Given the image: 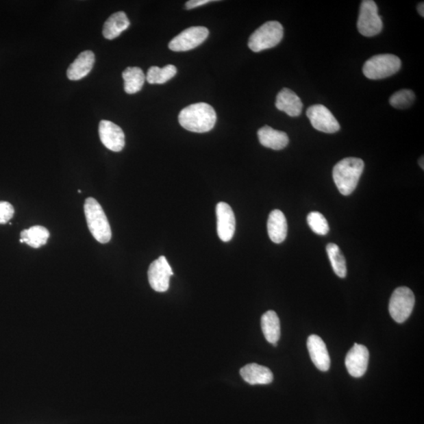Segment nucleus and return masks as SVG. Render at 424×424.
<instances>
[{
  "mask_svg": "<svg viewBox=\"0 0 424 424\" xmlns=\"http://www.w3.org/2000/svg\"><path fill=\"white\" fill-rule=\"evenodd\" d=\"M308 223L312 232L316 234L324 236L329 232L328 221L319 212H310L308 216Z\"/></svg>",
  "mask_w": 424,
  "mask_h": 424,
  "instance_id": "bb28decb",
  "label": "nucleus"
},
{
  "mask_svg": "<svg viewBox=\"0 0 424 424\" xmlns=\"http://www.w3.org/2000/svg\"><path fill=\"white\" fill-rule=\"evenodd\" d=\"M177 73V68L173 64L164 68L152 66L149 68L146 79L150 84H164L173 79Z\"/></svg>",
  "mask_w": 424,
  "mask_h": 424,
  "instance_id": "393cba45",
  "label": "nucleus"
},
{
  "mask_svg": "<svg viewBox=\"0 0 424 424\" xmlns=\"http://www.w3.org/2000/svg\"><path fill=\"white\" fill-rule=\"evenodd\" d=\"M216 121V111L212 106L205 103L187 106L179 116L180 125L187 131L196 133L210 132Z\"/></svg>",
  "mask_w": 424,
  "mask_h": 424,
  "instance_id": "f257e3e1",
  "label": "nucleus"
},
{
  "mask_svg": "<svg viewBox=\"0 0 424 424\" xmlns=\"http://www.w3.org/2000/svg\"><path fill=\"white\" fill-rule=\"evenodd\" d=\"M284 28L278 21H267L257 29L250 36L249 47L255 53L271 49L282 40Z\"/></svg>",
  "mask_w": 424,
  "mask_h": 424,
  "instance_id": "20e7f679",
  "label": "nucleus"
},
{
  "mask_svg": "<svg viewBox=\"0 0 424 424\" xmlns=\"http://www.w3.org/2000/svg\"><path fill=\"white\" fill-rule=\"evenodd\" d=\"M308 349L314 366L321 371H328L331 360L323 340L316 335L310 336L308 339Z\"/></svg>",
  "mask_w": 424,
  "mask_h": 424,
  "instance_id": "4468645a",
  "label": "nucleus"
},
{
  "mask_svg": "<svg viewBox=\"0 0 424 424\" xmlns=\"http://www.w3.org/2000/svg\"><path fill=\"white\" fill-rule=\"evenodd\" d=\"M261 327L266 340L273 346H277L281 337V323L275 311H267L262 316Z\"/></svg>",
  "mask_w": 424,
  "mask_h": 424,
  "instance_id": "412c9836",
  "label": "nucleus"
},
{
  "mask_svg": "<svg viewBox=\"0 0 424 424\" xmlns=\"http://www.w3.org/2000/svg\"><path fill=\"white\" fill-rule=\"evenodd\" d=\"M401 67V62L398 56L384 53L369 58L364 64L363 73L370 79H382L393 76Z\"/></svg>",
  "mask_w": 424,
  "mask_h": 424,
  "instance_id": "39448f33",
  "label": "nucleus"
},
{
  "mask_svg": "<svg viewBox=\"0 0 424 424\" xmlns=\"http://www.w3.org/2000/svg\"><path fill=\"white\" fill-rule=\"evenodd\" d=\"M241 377L251 385L269 384L273 379L270 369L255 363L246 364L240 371Z\"/></svg>",
  "mask_w": 424,
  "mask_h": 424,
  "instance_id": "f3484780",
  "label": "nucleus"
},
{
  "mask_svg": "<svg viewBox=\"0 0 424 424\" xmlns=\"http://www.w3.org/2000/svg\"><path fill=\"white\" fill-rule=\"evenodd\" d=\"M209 35L205 27L195 26L182 32L170 42V50L175 52L188 51L200 46L205 42Z\"/></svg>",
  "mask_w": 424,
  "mask_h": 424,
  "instance_id": "6e6552de",
  "label": "nucleus"
},
{
  "mask_svg": "<svg viewBox=\"0 0 424 424\" xmlns=\"http://www.w3.org/2000/svg\"><path fill=\"white\" fill-rule=\"evenodd\" d=\"M212 2H214L213 0H190L186 3V8L188 10H191Z\"/></svg>",
  "mask_w": 424,
  "mask_h": 424,
  "instance_id": "c85d7f7f",
  "label": "nucleus"
},
{
  "mask_svg": "<svg viewBox=\"0 0 424 424\" xmlns=\"http://www.w3.org/2000/svg\"><path fill=\"white\" fill-rule=\"evenodd\" d=\"M258 138L262 146L281 150L286 148L289 142V138L286 132L275 130L269 126H264L258 131Z\"/></svg>",
  "mask_w": 424,
  "mask_h": 424,
  "instance_id": "6ab92c4d",
  "label": "nucleus"
},
{
  "mask_svg": "<svg viewBox=\"0 0 424 424\" xmlns=\"http://www.w3.org/2000/svg\"><path fill=\"white\" fill-rule=\"evenodd\" d=\"M84 214L88 227L95 239L101 244L110 242L112 230L108 219L100 203L93 197H88L84 203Z\"/></svg>",
  "mask_w": 424,
  "mask_h": 424,
  "instance_id": "7ed1b4c3",
  "label": "nucleus"
},
{
  "mask_svg": "<svg viewBox=\"0 0 424 424\" xmlns=\"http://www.w3.org/2000/svg\"><path fill=\"white\" fill-rule=\"evenodd\" d=\"M14 214V208L12 203L0 201V224H6Z\"/></svg>",
  "mask_w": 424,
  "mask_h": 424,
  "instance_id": "cd10ccee",
  "label": "nucleus"
},
{
  "mask_svg": "<svg viewBox=\"0 0 424 424\" xmlns=\"http://www.w3.org/2000/svg\"><path fill=\"white\" fill-rule=\"evenodd\" d=\"M125 80V90L126 93L133 95L138 93L143 88L146 76L142 68L138 67H128L122 73Z\"/></svg>",
  "mask_w": 424,
  "mask_h": 424,
  "instance_id": "5701e85b",
  "label": "nucleus"
},
{
  "mask_svg": "<svg viewBox=\"0 0 424 424\" xmlns=\"http://www.w3.org/2000/svg\"><path fill=\"white\" fill-rule=\"evenodd\" d=\"M95 62V53L90 51L80 53L67 71V77L71 80H79L92 71Z\"/></svg>",
  "mask_w": 424,
  "mask_h": 424,
  "instance_id": "dca6fc26",
  "label": "nucleus"
},
{
  "mask_svg": "<svg viewBox=\"0 0 424 424\" xmlns=\"http://www.w3.org/2000/svg\"><path fill=\"white\" fill-rule=\"evenodd\" d=\"M174 273L165 256L161 255L150 264L148 279L150 286L155 292H164L169 288L170 277Z\"/></svg>",
  "mask_w": 424,
  "mask_h": 424,
  "instance_id": "1a4fd4ad",
  "label": "nucleus"
},
{
  "mask_svg": "<svg viewBox=\"0 0 424 424\" xmlns=\"http://www.w3.org/2000/svg\"><path fill=\"white\" fill-rule=\"evenodd\" d=\"M369 361V352L367 347L356 343L347 354L345 366L351 377L359 378L366 374Z\"/></svg>",
  "mask_w": 424,
  "mask_h": 424,
  "instance_id": "f8f14e48",
  "label": "nucleus"
},
{
  "mask_svg": "<svg viewBox=\"0 0 424 424\" xmlns=\"http://www.w3.org/2000/svg\"><path fill=\"white\" fill-rule=\"evenodd\" d=\"M364 169V161L356 158L343 159L335 165L332 177L341 195L348 196L356 190Z\"/></svg>",
  "mask_w": 424,
  "mask_h": 424,
  "instance_id": "f03ea898",
  "label": "nucleus"
},
{
  "mask_svg": "<svg viewBox=\"0 0 424 424\" xmlns=\"http://www.w3.org/2000/svg\"><path fill=\"white\" fill-rule=\"evenodd\" d=\"M101 143L114 152H121L125 146V136L121 127L109 121H101L99 127Z\"/></svg>",
  "mask_w": 424,
  "mask_h": 424,
  "instance_id": "9b49d317",
  "label": "nucleus"
},
{
  "mask_svg": "<svg viewBox=\"0 0 424 424\" xmlns=\"http://www.w3.org/2000/svg\"><path fill=\"white\" fill-rule=\"evenodd\" d=\"M267 230L273 243L281 244L286 239L288 223L282 211L273 210L271 212L267 222Z\"/></svg>",
  "mask_w": 424,
  "mask_h": 424,
  "instance_id": "a211bd4d",
  "label": "nucleus"
},
{
  "mask_svg": "<svg viewBox=\"0 0 424 424\" xmlns=\"http://www.w3.org/2000/svg\"><path fill=\"white\" fill-rule=\"evenodd\" d=\"M415 305V296L408 287L396 288L389 303V312L397 323H403L410 318Z\"/></svg>",
  "mask_w": 424,
  "mask_h": 424,
  "instance_id": "423d86ee",
  "label": "nucleus"
},
{
  "mask_svg": "<svg viewBox=\"0 0 424 424\" xmlns=\"http://www.w3.org/2000/svg\"><path fill=\"white\" fill-rule=\"evenodd\" d=\"M419 164H420L421 167L423 169V157H422L420 160H419Z\"/></svg>",
  "mask_w": 424,
  "mask_h": 424,
  "instance_id": "7c9ffc66",
  "label": "nucleus"
},
{
  "mask_svg": "<svg viewBox=\"0 0 424 424\" xmlns=\"http://www.w3.org/2000/svg\"><path fill=\"white\" fill-rule=\"evenodd\" d=\"M326 251L336 275L341 278L346 277L347 272L346 260L340 247L334 243H330L327 245Z\"/></svg>",
  "mask_w": 424,
  "mask_h": 424,
  "instance_id": "b1692460",
  "label": "nucleus"
},
{
  "mask_svg": "<svg viewBox=\"0 0 424 424\" xmlns=\"http://www.w3.org/2000/svg\"><path fill=\"white\" fill-rule=\"evenodd\" d=\"M130 24V21L125 12H119L112 14L104 24L103 36L107 40H114L127 30Z\"/></svg>",
  "mask_w": 424,
  "mask_h": 424,
  "instance_id": "aec40b11",
  "label": "nucleus"
},
{
  "mask_svg": "<svg viewBox=\"0 0 424 424\" xmlns=\"http://www.w3.org/2000/svg\"><path fill=\"white\" fill-rule=\"evenodd\" d=\"M276 107L278 110L286 112L289 116L296 117L301 114L303 105L301 99L294 91L283 88L277 96Z\"/></svg>",
  "mask_w": 424,
  "mask_h": 424,
  "instance_id": "2eb2a0df",
  "label": "nucleus"
},
{
  "mask_svg": "<svg viewBox=\"0 0 424 424\" xmlns=\"http://www.w3.org/2000/svg\"><path fill=\"white\" fill-rule=\"evenodd\" d=\"M358 29L366 37L380 34L383 29V21L378 14V7L373 0H364L360 7L358 20Z\"/></svg>",
  "mask_w": 424,
  "mask_h": 424,
  "instance_id": "0eeeda50",
  "label": "nucleus"
},
{
  "mask_svg": "<svg viewBox=\"0 0 424 424\" xmlns=\"http://www.w3.org/2000/svg\"><path fill=\"white\" fill-rule=\"evenodd\" d=\"M307 116L313 127L321 132L334 134L340 131V125L330 110L323 105L310 106Z\"/></svg>",
  "mask_w": 424,
  "mask_h": 424,
  "instance_id": "9d476101",
  "label": "nucleus"
},
{
  "mask_svg": "<svg viewBox=\"0 0 424 424\" xmlns=\"http://www.w3.org/2000/svg\"><path fill=\"white\" fill-rule=\"evenodd\" d=\"M217 232L223 242L232 240L236 229V219L233 209L228 203L220 202L216 206Z\"/></svg>",
  "mask_w": 424,
  "mask_h": 424,
  "instance_id": "ddd939ff",
  "label": "nucleus"
},
{
  "mask_svg": "<svg viewBox=\"0 0 424 424\" xmlns=\"http://www.w3.org/2000/svg\"><path fill=\"white\" fill-rule=\"evenodd\" d=\"M50 238L48 229L42 225H34L21 232V243H25L34 249H39L47 244Z\"/></svg>",
  "mask_w": 424,
  "mask_h": 424,
  "instance_id": "4be33fe9",
  "label": "nucleus"
},
{
  "mask_svg": "<svg viewBox=\"0 0 424 424\" xmlns=\"http://www.w3.org/2000/svg\"><path fill=\"white\" fill-rule=\"evenodd\" d=\"M415 101V94L411 90L403 89L397 91L390 97L389 103L394 108L404 110L409 108Z\"/></svg>",
  "mask_w": 424,
  "mask_h": 424,
  "instance_id": "a878e982",
  "label": "nucleus"
},
{
  "mask_svg": "<svg viewBox=\"0 0 424 424\" xmlns=\"http://www.w3.org/2000/svg\"><path fill=\"white\" fill-rule=\"evenodd\" d=\"M417 10H418L419 14H420L421 15V17L423 18V15H424V4H423V2L418 5Z\"/></svg>",
  "mask_w": 424,
  "mask_h": 424,
  "instance_id": "c756f323",
  "label": "nucleus"
}]
</instances>
